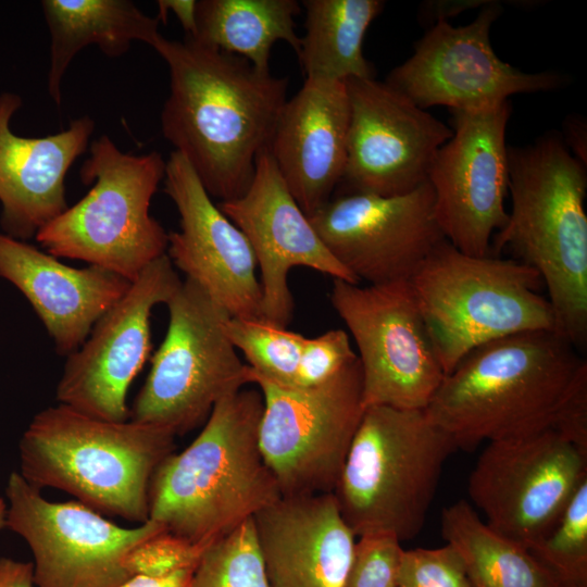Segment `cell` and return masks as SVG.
Instances as JSON below:
<instances>
[{"instance_id": "obj_25", "label": "cell", "mask_w": 587, "mask_h": 587, "mask_svg": "<svg viewBox=\"0 0 587 587\" xmlns=\"http://www.w3.org/2000/svg\"><path fill=\"white\" fill-rule=\"evenodd\" d=\"M50 34L47 89L60 107L63 77L76 54L96 45L109 58L125 54L134 41L154 46L161 34L158 17L129 0H42Z\"/></svg>"}, {"instance_id": "obj_31", "label": "cell", "mask_w": 587, "mask_h": 587, "mask_svg": "<svg viewBox=\"0 0 587 587\" xmlns=\"http://www.w3.org/2000/svg\"><path fill=\"white\" fill-rule=\"evenodd\" d=\"M528 549L559 586H587V478L550 533Z\"/></svg>"}, {"instance_id": "obj_34", "label": "cell", "mask_w": 587, "mask_h": 587, "mask_svg": "<svg viewBox=\"0 0 587 587\" xmlns=\"http://www.w3.org/2000/svg\"><path fill=\"white\" fill-rule=\"evenodd\" d=\"M402 550L401 542L392 535L358 537L344 587H396Z\"/></svg>"}, {"instance_id": "obj_2", "label": "cell", "mask_w": 587, "mask_h": 587, "mask_svg": "<svg viewBox=\"0 0 587 587\" xmlns=\"http://www.w3.org/2000/svg\"><path fill=\"white\" fill-rule=\"evenodd\" d=\"M262 412L259 389L218 401L192 442L155 470L149 520L207 548L280 498L259 445Z\"/></svg>"}, {"instance_id": "obj_13", "label": "cell", "mask_w": 587, "mask_h": 587, "mask_svg": "<svg viewBox=\"0 0 587 587\" xmlns=\"http://www.w3.org/2000/svg\"><path fill=\"white\" fill-rule=\"evenodd\" d=\"M5 495L7 527L27 542L37 587H120L130 577L125 555L166 530L152 520L122 527L79 501L47 500L15 471Z\"/></svg>"}, {"instance_id": "obj_7", "label": "cell", "mask_w": 587, "mask_h": 587, "mask_svg": "<svg viewBox=\"0 0 587 587\" xmlns=\"http://www.w3.org/2000/svg\"><path fill=\"white\" fill-rule=\"evenodd\" d=\"M165 165L158 151L124 152L102 135L90 142L79 170L83 184L92 186L35 239L57 258L84 261L133 282L166 253L168 233L150 214Z\"/></svg>"}, {"instance_id": "obj_24", "label": "cell", "mask_w": 587, "mask_h": 587, "mask_svg": "<svg viewBox=\"0 0 587 587\" xmlns=\"http://www.w3.org/2000/svg\"><path fill=\"white\" fill-rule=\"evenodd\" d=\"M0 277L27 299L59 354L68 355L132 282L105 268H76L0 232Z\"/></svg>"}, {"instance_id": "obj_15", "label": "cell", "mask_w": 587, "mask_h": 587, "mask_svg": "<svg viewBox=\"0 0 587 587\" xmlns=\"http://www.w3.org/2000/svg\"><path fill=\"white\" fill-rule=\"evenodd\" d=\"M501 12L499 4H488L472 23L458 27L438 20L386 83L424 110L446 105L467 112L500 105L515 93L559 88V74L522 72L495 53L490 29Z\"/></svg>"}, {"instance_id": "obj_11", "label": "cell", "mask_w": 587, "mask_h": 587, "mask_svg": "<svg viewBox=\"0 0 587 587\" xmlns=\"http://www.w3.org/2000/svg\"><path fill=\"white\" fill-rule=\"evenodd\" d=\"M329 299L358 348L364 408L424 410L446 374L410 280L334 279Z\"/></svg>"}, {"instance_id": "obj_8", "label": "cell", "mask_w": 587, "mask_h": 587, "mask_svg": "<svg viewBox=\"0 0 587 587\" xmlns=\"http://www.w3.org/2000/svg\"><path fill=\"white\" fill-rule=\"evenodd\" d=\"M410 283L446 375L492 340L557 332L552 307L538 294L541 277L515 259L470 255L445 240Z\"/></svg>"}, {"instance_id": "obj_27", "label": "cell", "mask_w": 587, "mask_h": 587, "mask_svg": "<svg viewBox=\"0 0 587 587\" xmlns=\"http://www.w3.org/2000/svg\"><path fill=\"white\" fill-rule=\"evenodd\" d=\"M296 0H199L196 34L203 45L246 59L254 68L271 73L275 42H287L298 54L301 37L295 17Z\"/></svg>"}, {"instance_id": "obj_10", "label": "cell", "mask_w": 587, "mask_h": 587, "mask_svg": "<svg viewBox=\"0 0 587 587\" xmlns=\"http://www.w3.org/2000/svg\"><path fill=\"white\" fill-rule=\"evenodd\" d=\"M246 376L263 397L259 445L280 495L333 492L365 410L359 359L310 388Z\"/></svg>"}, {"instance_id": "obj_5", "label": "cell", "mask_w": 587, "mask_h": 587, "mask_svg": "<svg viewBox=\"0 0 587 587\" xmlns=\"http://www.w3.org/2000/svg\"><path fill=\"white\" fill-rule=\"evenodd\" d=\"M175 436L132 420L108 421L63 404L37 413L20 444V474L38 489L54 488L92 510L145 523L149 487Z\"/></svg>"}, {"instance_id": "obj_22", "label": "cell", "mask_w": 587, "mask_h": 587, "mask_svg": "<svg viewBox=\"0 0 587 587\" xmlns=\"http://www.w3.org/2000/svg\"><path fill=\"white\" fill-rule=\"evenodd\" d=\"M252 523L271 587H344L358 537L333 492L282 496Z\"/></svg>"}, {"instance_id": "obj_3", "label": "cell", "mask_w": 587, "mask_h": 587, "mask_svg": "<svg viewBox=\"0 0 587 587\" xmlns=\"http://www.w3.org/2000/svg\"><path fill=\"white\" fill-rule=\"evenodd\" d=\"M554 330L510 335L471 351L447 374L427 417L458 449L550 428L555 412L586 365Z\"/></svg>"}, {"instance_id": "obj_40", "label": "cell", "mask_w": 587, "mask_h": 587, "mask_svg": "<svg viewBox=\"0 0 587 587\" xmlns=\"http://www.w3.org/2000/svg\"><path fill=\"white\" fill-rule=\"evenodd\" d=\"M7 509L8 504L0 497V529L7 527Z\"/></svg>"}, {"instance_id": "obj_17", "label": "cell", "mask_w": 587, "mask_h": 587, "mask_svg": "<svg viewBox=\"0 0 587 587\" xmlns=\"http://www.w3.org/2000/svg\"><path fill=\"white\" fill-rule=\"evenodd\" d=\"M308 216L334 258L367 285L410 280L446 240L428 180L392 197L349 192Z\"/></svg>"}, {"instance_id": "obj_9", "label": "cell", "mask_w": 587, "mask_h": 587, "mask_svg": "<svg viewBox=\"0 0 587 587\" xmlns=\"http://www.w3.org/2000/svg\"><path fill=\"white\" fill-rule=\"evenodd\" d=\"M168 325L129 420L184 435L207 421L215 404L247 383V364L232 344L228 312L186 278L165 303Z\"/></svg>"}, {"instance_id": "obj_36", "label": "cell", "mask_w": 587, "mask_h": 587, "mask_svg": "<svg viewBox=\"0 0 587 587\" xmlns=\"http://www.w3.org/2000/svg\"><path fill=\"white\" fill-rule=\"evenodd\" d=\"M550 428L587 454V364L567 390Z\"/></svg>"}, {"instance_id": "obj_32", "label": "cell", "mask_w": 587, "mask_h": 587, "mask_svg": "<svg viewBox=\"0 0 587 587\" xmlns=\"http://www.w3.org/2000/svg\"><path fill=\"white\" fill-rule=\"evenodd\" d=\"M396 587H471V584L461 557L446 544L433 549H403Z\"/></svg>"}, {"instance_id": "obj_4", "label": "cell", "mask_w": 587, "mask_h": 587, "mask_svg": "<svg viewBox=\"0 0 587 587\" xmlns=\"http://www.w3.org/2000/svg\"><path fill=\"white\" fill-rule=\"evenodd\" d=\"M511 211L490 251L511 249L541 277L557 332L576 349L587 341V176L555 136L508 148Z\"/></svg>"}, {"instance_id": "obj_18", "label": "cell", "mask_w": 587, "mask_h": 587, "mask_svg": "<svg viewBox=\"0 0 587 587\" xmlns=\"http://www.w3.org/2000/svg\"><path fill=\"white\" fill-rule=\"evenodd\" d=\"M345 83L350 123L341 182L350 192L392 197L427 182L437 151L453 130L386 82Z\"/></svg>"}, {"instance_id": "obj_29", "label": "cell", "mask_w": 587, "mask_h": 587, "mask_svg": "<svg viewBox=\"0 0 587 587\" xmlns=\"http://www.w3.org/2000/svg\"><path fill=\"white\" fill-rule=\"evenodd\" d=\"M226 332L252 374L292 387L307 337L264 320L241 317H229Z\"/></svg>"}, {"instance_id": "obj_41", "label": "cell", "mask_w": 587, "mask_h": 587, "mask_svg": "<svg viewBox=\"0 0 587 587\" xmlns=\"http://www.w3.org/2000/svg\"><path fill=\"white\" fill-rule=\"evenodd\" d=\"M559 587H587V586H559Z\"/></svg>"}, {"instance_id": "obj_16", "label": "cell", "mask_w": 587, "mask_h": 587, "mask_svg": "<svg viewBox=\"0 0 587 587\" xmlns=\"http://www.w3.org/2000/svg\"><path fill=\"white\" fill-rule=\"evenodd\" d=\"M452 137L428 172L437 223L448 242L463 253H490L496 230L508 221L507 102L480 111H451Z\"/></svg>"}, {"instance_id": "obj_1", "label": "cell", "mask_w": 587, "mask_h": 587, "mask_svg": "<svg viewBox=\"0 0 587 587\" xmlns=\"http://www.w3.org/2000/svg\"><path fill=\"white\" fill-rule=\"evenodd\" d=\"M170 93L161 111L164 138L189 162L211 198H239L268 148L287 102L288 79L192 38L160 36Z\"/></svg>"}, {"instance_id": "obj_6", "label": "cell", "mask_w": 587, "mask_h": 587, "mask_svg": "<svg viewBox=\"0 0 587 587\" xmlns=\"http://www.w3.org/2000/svg\"><path fill=\"white\" fill-rule=\"evenodd\" d=\"M458 450L424 410H364L333 495L357 537L422 530L447 459Z\"/></svg>"}, {"instance_id": "obj_21", "label": "cell", "mask_w": 587, "mask_h": 587, "mask_svg": "<svg viewBox=\"0 0 587 587\" xmlns=\"http://www.w3.org/2000/svg\"><path fill=\"white\" fill-rule=\"evenodd\" d=\"M22 104L17 93L0 92V226L26 241L68 207L66 174L88 149L95 122L84 115L62 132L24 137L11 129Z\"/></svg>"}, {"instance_id": "obj_39", "label": "cell", "mask_w": 587, "mask_h": 587, "mask_svg": "<svg viewBox=\"0 0 587 587\" xmlns=\"http://www.w3.org/2000/svg\"><path fill=\"white\" fill-rule=\"evenodd\" d=\"M195 569L180 570L163 577L135 575L126 579L120 587H190Z\"/></svg>"}, {"instance_id": "obj_38", "label": "cell", "mask_w": 587, "mask_h": 587, "mask_svg": "<svg viewBox=\"0 0 587 587\" xmlns=\"http://www.w3.org/2000/svg\"><path fill=\"white\" fill-rule=\"evenodd\" d=\"M33 562L0 558V587H34Z\"/></svg>"}, {"instance_id": "obj_26", "label": "cell", "mask_w": 587, "mask_h": 587, "mask_svg": "<svg viewBox=\"0 0 587 587\" xmlns=\"http://www.w3.org/2000/svg\"><path fill=\"white\" fill-rule=\"evenodd\" d=\"M384 5L382 0H303L305 33L297 55L305 78H374L363 40Z\"/></svg>"}, {"instance_id": "obj_35", "label": "cell", "mask_w": 587, "mask_h": 587, "mask_svg": "<svg viewBox=\"0 0 587 587\" xmlns=\"http://www.w3.org/2000/svg\"><path fill=\"white\" fill-rule=\"evenodd\" d=\"M358 359L346 330L329 329L307 338L298 371L290 388L319 386Z\"/></svg>"}, {"instance_id": "obj_28", "label": "cell", "mask_w": 587, "mask_h": 587, "mask_svg": "<svg viewBox=\"0 0 587 587\" xmlns=\"http://www.w3.org/2000/svg\"><path fill=\"white\" fill-rule=\"evenodd\" d=\"M440 527L461 557L471 587H559L528 548L490 528L466 500L442 510Z\"/></svg>"}, {"instance_id": "obj_33", "label": "cell", "mask_w": 587, "mask_h": 587, "mask_svg": "<svg viewBox=\"0 0 587 587\" xmlns=\"http://www.w3.org/2000/svg\"><path fill=\"white\" fill-rule=\"evenodd\" d=\"M205 549L164 530L135 546L123 565L130 576L163 577L196 567Z\"/></svg>"}, {"instance_id": "obj_14", "label": "cell", "mask_w": 587, "mask_h": 587, "mask_svg": "<svg viewBox=\"0 0 587 587\" xmlns=\"http://www.w3.org/2000/svg\"><path fill=\"white\" fill-rule=\"evenodd\" d=\"M180 283L166 253L147 265L85 341L66 355L58 402L108 421L129 420L127 394L151 351L152 310L165 304Z\"/></svg>"}, {"instance_id": "obj_12", "label": "cell", "mask_w": 587, "mask_h": 587, "mask_svg": "<svg viewBox=\"0 0 587 587\" xmlns=\"http://www.w3.org/2000/svg\"><path fill=\"white\" fill-rule=\"evenodd\" d=\"M587 478V454L551 428L487 442L467 482L485 523L526 548L554 527Z\"/></svg>"}, {"instance_id": "obj_30", "label": "cell", "mask_w": 587, "mask_h": 587, "mask_svg": "<svg viewBox=\"0 0 587 587\" xmlns=\"http://www.w3.org/2000/svg\"><path fill=\"white\" fill-rule=\"evenodd\" d=\"M190 587H271L252 519L207 547Z\"/></svg>"}, {"instance_id": "obj_23", "label": "cell", "mask_w": 587, "mask_h": 587, "mask_svg": "<svg viewBox=\"0 0 587 587\" xmlns=\"http://www.w3.org/2000/svg\"><path fill=\"white\" fill-rule=\"evenodd\" d=\"M349 123L345 82L305 78L283 108L268 150L307 215L328 202L342 180Z\"/></svg>"}, {"instance_id": "obj_19", "label": "cell", "mask_w": 587, "mask_h": 587, "mask_svg": "<svg viewBox=\"0 0 587 587\" xmlns=\"http://www.w3.org/2000/svg\"><path fill=\"white\" fill-rule=\"evenodd\" d=\"M220 210L245 234L255 255L262 289L263 320L286 327L294 312L288 275L308 267L352 284L359 280L329 252L265 149L242 196L218 202Z\"/></svg>"}, {"instance_id": "obj_37", "label": "cell", "mask_w": 587, "mask_h": 587, "mask_svg": "<svg viewBox=\"0 0 587 587\" xmlns=\"http://www.w3.org/2000/svg\"><path fill=\"white\" fill-rule=\"evenodd\" d=\"M160 22L166 23L168 12L180 23L186 33L185 37H193L196 34V0H159L158 2Z\"/></svg>"}, {"instance_id": "obj_20", "label": "cell", "mask_w": 587, "mask_h": 587, "mask_svg": "<svg viewBox=\"0 0 587 587\" xmlns=\"http://www.w3.org/2000/svg\"><path fill=\"white\" fill-rule=\"evenodd\" d=\"M164 191L179 214L166 255L232 317L263 320L257 260L245 234L220 210L183 154L165 165Z\"/></svg>"}]
</instances>
